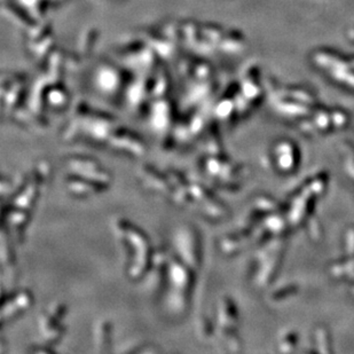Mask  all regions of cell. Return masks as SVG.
I'll list each match as a JSON object with an SVG mask.
<instances>
[{
    "instance_id": "1",
    "label": "cell",
    "mask_w": 354,
    "mask_h": 354,
    "mask_svg": "<svg viewBox=\"0 0 354 354\" xmlns=\"http://www.w3.org/2000/svg\"><path fill=\"white\" fill-rule=\"evenodd\" d=\"M188 265L183 261L172 259L168 266V290L167 303L172 312L185 310L188 301V293L191 289L192 279L188 271Z\"/></svg>"
}]
</instances>
